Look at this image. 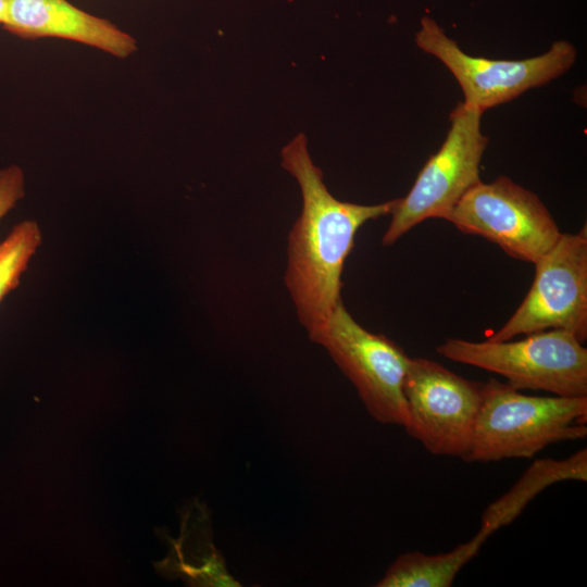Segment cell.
Returning <instances> with one entry per match:
<instances>
[{
    "mask_svg": "<svg viewBox=\"0 0 587 587\" xmlns=\"http://www.w3.org/2000/svg\"><path fill=\"white\" fill-rule=\"evenodd\" d=\"M303 133L282 150V166L298 182L302 208L287 246L285 285L310 339L341 301V274L359 228L390 214L396 199L378 204L340 201L327 189Z\"/></svg>",
    "mask_w": 587,
    "mask_h": 587,
    "instance_id": "1",
    "label": "cell"
},
{
    "mask_svg": "<svg viewBox=\"0 0 587 587\" xmlns=\"http://www.w3.org/2000/svg\"><path fill=\"white\" fill-rule=\"evenodd\" d=\"M587 396H527L507 383H485L466 462L532 458L549 445L587 435Z\"/></svg>",
    "mask_w": 587,
    "mask_h": 587,
    "instance_id": "2",
    "label": "cell"
},
{
    "mask_svg": "<svg viewBox=\"0 0 587 587\" xmlns=\"http://www.w3.org/2000/svg\"><path fill=\"white\" fill-rule=\"evenodd\" d=\"M436 351L451 361L501 375L517 390L587 396V349L563 329L537 332L515 341L449 338Z\"/></svg>",
    "mask_w": 587,
    "mask_h": 587,
    "instance_id": "3",
    "label": "cell"
},
{
    "mask_svg": "<svg viewBox=\"0 0 587 587\" xmlns=\"http://www.w3.org/2000/svg\"><path fill=\"white\" fill-rule=\"evenodd\" d=\"M483 112L459 103L440 149L420 171L412 188L397 198L382 243L394 245L428 218H448L461 198L480 182L479 165L488 138L480 130Z\"/></svg>",
    "mask_w": 587,
    "mask_h": 587,
    "instance_id": "4",
    "label": "cell"
},
{
    "mask_svg": "<svg viewBox=\"0 0 587 587\" xmlns=\"http://www.w3.org/2000/svg\"><path fill=\"white\" fill-rule=\"evenodd\" d=\"M311 340L328 352L375 421L407 426L403 385L410 357L400 346L361 326L342 300Z\"/></svg>",
    "mask_w": 587,
    "mask_h": 587,
    "instance_id": "5",
    "label": "cell"
},
{
    "mask_svg": "<svg viewBox=\"0 0 587 587\" xmlns=\"http://www.w3.org/2000/svg\"><path fill=\"white\" fill-rule=\"evenodd\" d=\"M403 394L408 435L432 454L465 461L485 383L466 379L436 361L410 357Z\"/></svg>",
    "mask_w": 587,
    "mask_h": 587,
    "instance_id": "6",
    "label": "cell"
},
{
    "mask_svg": "<svg viewBox=\"0 0 587 587\" xmlns=\"http://www.w3.org/2000/svg\"><path fill=\"white\" fill-rule=\"evenodd\" d=\"M415 42L449 68L463 90V103L480 112L559 77L576 59V49L565 40L553 42L544 54L524 60L469 55L429 16L422 17Z\"/></svg>",
    "mask_w": 587,
    "mask_h": 587,
    "instance_id": "7",
    "label": "cell"
},
{
    "mask_svg": "<svg viewBox=\"0 0 587 587\" xmlns=\"http://www.w3.org/2000/svg\"><path fill=\"white\" fill-rule=\"evenodd\" d=\"M534 282L519 308L488 340L504 341L520 335L563 329L587 339V226L562 233L554 246L535 263Z\"/></svg>",
    "mask_w": 587,
    "mask_h": 587,
    "instance_id": "8",
    "label": "cell"
},
{
    "mask_svg": "<svg viewBox=\"0 0 587 587\" xmlns=\"http://www.w3.org/2000/svg\"><path fill=\"white\" fill-rule=\"evenodd\" d=\"M464 234L486 238L511 258L535 263L561 236L542 201L507 176L482 180L471 188L449 214Z\"/></svg>",
    "mask_w": 587,
    "mask_h": 587,
    "instance_id": "9",
    "label": "cell"
},
{
    "mask_svg": "<svg viewBox=\"0 0 587 587\" xmlns=\"http://www.w3.org/2000/svg\"><path fill=\"white\" fill-rule=\"evenodd\" d=\"M1 25L21 39H66L121 59L137 50V41L132 35L67 0H7Z\"/></svg>",
    "mask_w": 587,
    "mask_h": 587,
    "instance_id": "10",
    "label": "cell"
},
{
    "mask_svg": "<svg viewBox=\"0 0 587 587\" xmlns=\"http://www.w3.org/2000/svg\"><path fill=\"white\" fill-rule=\"evenodd\" d=\"M567 479L587 480L586 448L563 460L535 461L503 496L486 508L480 520V532L490 537L512 523L544 489Z\"/></svg>",
    "mask_w": 587,
    "mask_h": 587,
    "instance_id": "11",
    "label": "cell"
},
{
    "mask_svg": "<svg viewBox=\"0 0 587 587\" xmlns=\"http://www.w3.org/2000/svg\"><path fill=\"white\" fill-rule=\"evenodd\" d=\"M480 546L471 538L451 551L425 554L411 551L399 555L377 587H449L461 569L479 551Z\"/></svg>",
    "mask_w": 587,
    "mask_h": 587,
    "instance_id": "12",
    "label": "cell"
},
{
    "mask_svg": "<svg viewBox=\"0 0 587 587\" xmlns=\"http://www.w3.org/2000/svg\"><path fill=\"white\" fill-rule=\"evenodd\" d=\"M42 240L36 221L26 220L16 224L0 242V302L20 284L21 275Z\"/></svg>",
    "mask_w": 587,
    "mask_h": 587,
    "instance_id": "13",
    "label": "cell"
},
{
    "mask_svg": "<svg viewBox=\"0 0 587 587\" xmlns=\"http://www.w3.org/2000/svg\"><path fill=\"white\" fill-rule=\"evenodd\" d=\"M24 173L17 165L0 170V220L25 195Z\"/></svg>",
    "mask_w": 587,
    "mask_h": 587,
    "instance_id": "14",
    "label": "cell"
},
{
    "mask_svg": "<svg viewBox=\"0 0 587 587\" xmlns=\"http://www.w3.org/2000/svg\"><path fill=\"white\" fill-rule=\"evenodd\" d=\"M7 0H0V24H2L5 14Z\"/></svg>",
    "mask_w": 587,
    "mask_h": 587,
    "instance_id": "15",
    "label": "cell"
}]
</instances>
